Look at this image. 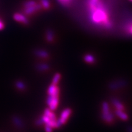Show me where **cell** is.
I'll use <instances>...</instances> for the list:
<instances>
[{
  "mask_svg": "<svg viewBox=\"0 0 132 132\" xmlns=\"http://www.w3.org/2000/svg\"><path fill=\"white\" fill-rule=\"evenodd\" d=\"M45 37L47 42L48 43H52L53 40L55 39V34L54 32L51 29H48L45 34Z\"/></svg>",
  "mask_w": 132,
  "mask_h": 132,
  "instance_id": "obj_9",
  "label": "cell"
},
{
  "mask_svg": "<svg viewBox=\"0 0 132 132\" xmlns=\"http://www.w3.org/2000/svg\"><path fill=\"white\" fill-rule=\"evenodd\" d=\"M129 1H130V2H132V0H129Z\"/></svg>",
  "mask_w": 132,
  "mask_h": 132,
  "instance_id": "obj_17",
  "label": "cell"
},
{
  "mask_svg": "<svg viewBox=\"0 0 132 132\" xmlns=\"http://www.w3.org/2000/svg\"><path fill=\"white\" fill-rule=\"evenodd\" d=\"M4 28H5V24H4L2 20L0 19V31L3 30Z\"/></svg>",
  "mask_w": 132,
  "mask_h": 132,
  "instance_id": "obj_16",
  "label": "cell"
},
{
  "mask_svg": "<svg viewBox=\"0 0 132 132\" xmlns=\"http://www.w3.org/2000/svg\"><path fill=\"white\" fill-rule=\"evenodd\" d=\"M16 85L19 89H21V90H23L25 88V85H24L23 82H22V81H17L16 83Z\"/></svg>",
  "mask_w": 132,
  "mask_h": 132,
  "instance_id": "obj_15",
  "label": "cell"
},
{
  "mask_svg": "<svg viewBox=\"0 0 132 132\" xmlns=\"http://www.w3.org/2000/svg\"><path fill=\"white\" fill-rule=\"evenodd\" d=\"M103 118L107 122H111L112 121V116L110 114L109 110H108V105L106 104L103 105Z\"/></svg>",
  "mask_w": 132,
  "mask_h": 132,
  "instance_id": "obj_6",
  "label": "cell"
},
{
  "mask_svg": "<svg viewBox=\"0 0 132 132\" xmlns=\"http://www.w3.org/2000/svg\"><path fill=\"white\" fill-rule=\"evenodd\" d=\"M40 5L45 10H48L51 6V3L49 0H40Z\"/></svg>",
  "mask_w": 132,
  "mask_h": 132,
  "instance_id": "obj_11",
  "label": "cell"
},
{
  "mask_svg": "<svg viewBox=\"0 0 132 132\" xmlns=\"http://www.w3.org/2000/svg\"><path fill=\"white\" fill-rule=\"evenodd\" d=\"M84 60L85 62L89 64H93L95 62V58L90 53L86 54L84 57Z\"/></svg>",
  "mask_w": 132,
  "mask_h": 132,
  "instance_id": "obj_10",
  "label": "cell"
},
{
  "mask_svg": "<svg viewBox=\"0 0 132 132\" xmlns=\"http://www.w3.org/2000/svg\"><path fill=\"white\" fill-rule=\"evenodd\" d=\"M60 4L64 7H68L71 5L74 0H57Z\"/></svg>",
  "mask_w": 132,
  "mask_h": 132,
  "instance_id": "obj_12",
  "label": "cell"
},
{
  "mask_svg": "<svg viewBox=\"0 0 132 132\" xmlns=\"http://www.w3.org/2000/svg\"><path fill=\"white\" fill-rule=\"evenodd\" d=\"M38 2H36L34 0H27V1H25L23 3V8H27L28 7H30L35 5Z\"/></svg>",
  "mask_w": 132,
  "mask_h": 132,
  "instance_id": "obj_13",
  "label": "cell"
},
{
  "mask_svg": "<svg viewBox=\"0 0 132 132\" xmlns=\"http://www.w3.org/2000/svg\"><path fill=\"white\" fill-rule=\"evenodd\" d=\"M48 65L46 63H39L36 65V68L39 71H44L48 69Z\"/></svg>",
  "mask_w": 132,
  "mask_h": 132,
  "instance_id": "obj_14",
  "label": "cell"
},
{
  "mask_svg": "<svg viewBox=\"0 0 132 132\" xmlns=\"http://www.w3.org/2000/svg\"><path fill=\"white\" fill-rule=\"evenodd\" d=\"M34 54L39 57L46 59L49 56L47 51L43 49H36L34 51Z\"/></svg>",
  "mask_w": 132,
  "mask_h": 132,
  "instance_id": "obj_8",
  "label": "cell"
},
{
  "mask_svg": "<svg viewBox=\"0 0 132 132\" xmlns=\"http://www.w3.org/2000/svg\"><path fill=\"white\" fill-rule=\"evenodd\" d=\"M71 112V111L70 109L65 110L64 111H63L62 113L61 114V118L59 121V124L60 125H63V124H64L66 122V121H67L68 118L69 117Z\"/></svg>",
  "mask_w": 132,
  "mask_h": 132,
  "instance_id": "obj_7",
  "label": "cell"
},
{
  "mask_svg": "<svg viewBox=\"0 0 132 132\" xmlns=\"http://www.w3.org/2000/svg\"><path fill=\"white\" fill-rule=\"evenodd\" d=\"M13 19L15 22L23 24L24 25H27L29 23V19L27 17L26 15L20 13V12H16L13 15Z\"/></svg>",
  "mask_w": 132,
  "mask_h": 132,
  "instance_id": "obj_3",
  "label": "cell"
},
{
  "mask_svg": "<svg viewBox=\"0 0 132 132\" xmlns=\"http://www.w3.org/2000/svg\"><path fill=\"white\" fill-rule=\"evenodd\" d=\"M85 8L89 22L94 27L106 30L113 28L112 13L105 0H85Z\"/></svg>",
  "mask_w": 132,
  "mask_h": 132,
  "instance_id": "obj_1",
  "label": "cell"
},
{
  "mask_svg": "<svg viewBox=\"0 0 132 132\" xmlns=\"http://www.w3.org/2000/svg\"><path fill=\"white\" fill-rule=\"evenodd\" d=\"M57 83H53L50 86L48 90V96L47 98V104L51 110H55L59 102V89L57 86Z\"/></svg>",
  "mask_w": 132,
  "mask_h": 132,
  "instance_id": "obj_2",
  "label": "cell"
},
{
  "mask_svg": "<svg viewBox=\"0 0 132 132\" xmlns=\"http://www.w3.org/2000/svg\"><path fill=\"white\" fill-rule=\"evenodd\" d=\"M123 30L128 35L132 36V18L127 19L124 23Z\"/></svg>",
  "mask_w": 132,
  "mask_h": 132,
  "instance_id": "obj_5",
  "label": "cell"
},
{
  "mask_svg": "<svg viewBox=\"0 0 132 132\" xmlns=\"http://www.w3.org/2000/svg\"><path fill=\"white\" fill-rule=\"evenodd\" d=\"M41 8H42V7H41L40 4L39 3H37L35 5L33 6L27 8H24L23 12L24 14H25L26 15H30L31 14L35 13L36 12L40 11Z\"/></svg>",
  "mask_w": 132,
  "mask_h": 132,
  "instance_id": "obj_4",
  "label": "cell"
}]
</instances>
